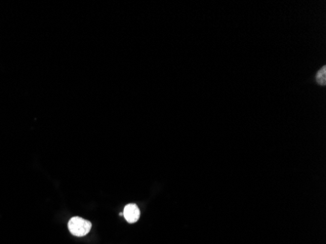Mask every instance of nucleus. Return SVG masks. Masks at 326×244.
Listing matches in <instances>:
<instances>
[{
	"instance_id": "1",
	"label": "nucleus",
	"mask_w": 326,
	"mask_h": 244,
	"mask_svg": "<svg viewBox=\"0 0 326 244\" xmlns=\"http://www.w3.org/2000/svg\"><path fill=\"white\" fill-rule=\"evenodd\" d=\"M68 227L73 236L82 238V237H85L90 232L92 228V224L91 222L84 220L82 218L74 217L70 220Z\"/></svg>"
},
{
	"instance_id": "2",
	"label": "nucleus",
	"mask_w": 326,
	"mask_h": 244,
	"mask_svg": "<svg viewBox=\"0 0 326 244\" xmlns=\"http://www.w3.org/2000/svg\"><path fill=\"white\" fill-rule=\"evenodd\" d=\"M122 215L124 216L125 220L129 224H134L140 219L141 212H140V209H139V207L137 206L136 204L130 203V204H127L124 207V211H123Z\"/></svg>"
},
{
	"instance_id": "3",
	"label": "nucleus",
	"mask_w": 326,
	"mask_h": 244,
	"mask_svg": "<svg viewBox=\"0 0 326 244\" xmlns=\"http://www.w3.org/2000/svg\"><path fill=\"white\" fill-rule=\"evenodd\" d=\"M317 81L321 85H326V68L324 67L317 76Z\"/></svg>"
}]
</instances>
